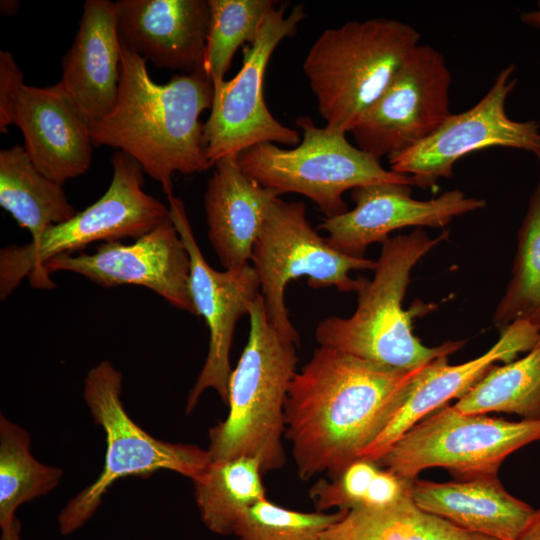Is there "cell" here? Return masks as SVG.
<instances>
[{
  "mask_svg": "<svg viewBox=\"0 0 540 540\" xmlns=\"http://www.w3.org/2000/svg\"><path fill=\"white\" fill-rule=\"evenodd\" d=\"M296 124L302 140L293 148L264 143L237 158L242 171L280 195L298 193L311 199L327 218L348 211L343 194L369 184L393 182L414 186L410 176L382 167L380 160L352 145L346 133L317 127L309 117Z\"/></svg>",
  "mask_w": 540,
  "mask_h": 540,
  "instance_id": "ba28073f",
  "label": "cell"
},
{
  "mask_svg": "<svg viewBox=\"0 0 540 540\" xmlns=\"http://www.w3.org/2000/svg\"><path fill=\"white\" fill-rule=\"evenodd\" d=\"M25 87L23 74L17 66L13 54L0 52V132L7 133L13 124L14 109Z\"/></svg>",
  "mask_w": 540,
  "mask_h": 540,
  "instance_id": "4dcf8cb0",
  "label": "cell"
},
{
  "mask_svg": "<svg viewBox=\"0 0 540 540\" xmlns=\"http://www.w3.org/2000/svg\"><path fill=\"white\" fill-rule=\"evenodd\" d=\"M258 459L211 462L195 479L194 497L202 522L213 533L233 535L244 513L266 498Z\"/></svg>",
  "mask_w": 540,
  "mask_h": 540,
  "instance_id": "cb8c5ba5",
  "label": "cell"
},
{
  "mask_svg": "<svg viewBox=\"0 0 540 540\" xmlns=\"http://www.w3.org/2000/svg\"><path fill=\"white\" fill-rule=\"evenodd\" d=\"M237 158L214 163L204 193L208 239L225 270L249 265L269 209L281 196L249 178Z\"/></svg>",
  "mask_w": 540,
  "mask_h": 540,
  "instance_id": "44dd1931",
  "label": "cell"
},
{
  "mask_svg": "<svg viewBox=\"0 0 540 540\" xmlns=\"http://www.w3.org/2000/svg\"><path fill=\"white\" fill-rule=\"evenodd\" d=\"M413 501L422 510L469 532L516 540L534 509L505 490L498 476L437 483L415 479Z\"/></svg>",
  "mask_w": 540,
  "mask_h": 540,
  "instance_id": "7402d4cb",
  "label": "cell"
},
{
  "mask_svg": "<svg viewBox=\"0 0 540 540\" xmlns=\"http://www.w3.org/2000/svg\"><path fill=\"white\" fill-rule=\"evenodd\" d=\"M58 271L82 275L102 287L143 286L197 316L190 289V257L170 219L132 244L104 242L92 254H61L43 265L47 279Z\"/></svg>",
  "mask_w": 540,
  "mask_h": 540,
  "instance_id": "9a60e30c",
  "label": "cell"
},
{
  "mask_svg": "<svg viewBox=\"0 0 540 540\" xmlns=\"http://www.w3.org/2000/svg\"><path fill=\"white\" fill-rule=\"evenodd\" d=\"M467 540H502L495 536L482 533H470Z\"/></svg>",
  "mask_w": 540,
  "mask_h": 540,
  "instance_id": "e575fe53",
  "label": "cell"
},
{
  "mask_svg": "<svg viewBox=\"0 0 540 540\" xmlns=\"http://www.w3.org/2000/svg\"><path fill=\"white\" fill-rule=\"evenodd\" d=\"M210 18L202 70L213 84L225 80L236 51L252 43L267 15L272 0H208Z\"/></svg>",
  "mask_w": 540,
  "mask_h": 540,
  "instance_id": "f1b7e54d",
  "label": "cell"
},
{
  "mask_svg": "<svg viewBox=\"0 0 540 540\" xmlns=\"http://www.w3.org/2000/svg\"><path fill=\"white\" fill-rule=\"evenodd\" d=\"M170 220L177 229L190 257V289L197 316H203L209 328V348L204 365L186 402L190 414L207 389H214L228 404L231 374L230 351L235 326L261 295L260 282L252 265L237 270L217 271L204 258L194 237L184 204L168 196Z\"/></svg>",
  "mask_w": 540,
  "mask_h": 540,
  "instance_id": "5bb4252c",
  "label": "cell"
},
{
  "mask_svg": "<svg viewBox=\"0 0 540 540\" xmlns=\"http://www.w3.org/2000/svg\"><path fill=\"white\" fill-rule=\"evenodd\" d=\"M517 320L540 329V179L518 231L510 281L493 315L500 332Z\"/></svg>",
  "mask_w": 540,
  "mask_h": 540,
  "instance_id": "83f0119b",
  "label": "cell"
},
{
  "mask_svg": "<svg viewBox=\"0 0 540 540\" xmlns=\"http://www.w3.org/2000/svg\"><path fill=\"white\" fill-rule=\"evenodd\" d=\"M121 43L158 69L202 70L208 0H118Z\"/></svg>",
  "mask_w": 540,
  "mask_h": 540,
  "instance_id": "e0dca14e",
  "label": "cell"
},
{
  "mask_svg": "<svg viewBox=\"0 0 540 540\" xmlns=\"http://www.w3.org/2000/svg\"><path fill=\"white\" fill-rule=\"evenodd\" d=\"M513 64L503 68L488 92L470 109L450 114L427 138L388 158L391 170L410 176L414 186L427 188L453 175L455 163L478 150L506 147L540 157V125L515 121L506 113V100L517 79Z\"/></svg>",
  "mask_w": 540,
  "mask_h": 540,
  "instance_id": "7c38bea8",
  "label": "cell"
},
{
  "mask_svg": "<svg viewBox=\"0 0 540 540\" xmlns=\"http://www.w3.org/2000/svg\"><path fill=\"white\" fill-rule=\"evenodd\" d=\"M13 124L23 134V147L31 161L49 179L63 185L90 168V123L59 82L48 87L25 85Z\"/></svg>",
  "mask_w": 540,
  "mask_h": 540,
  "instance_id": "ac0fdd59",
  "label": "cell"
},
{
  "mask_svg": "<svg viewBox=\"0 0 540 540\" xmlns=\"http://www.w3.org/2000/svg\"><path fill=\"white\" fill-rule=\"evenodd\" d=\"M250 331L228 383L229 412L209 431L211 462L259 460L263 474L286 464L285 403L296 374L298 345L269 322L262 295L249 312Z\"/></svg>",
  "mask_w": 540,
  "mask_h": 540,
  "instance_id": "277c9868",
  "label": "cell"
},
{
  "mask_svg": "<svg viewBox=\"0 0 540 540\" xmlns=\"http://www.w3.org/2000/svg\"><path fill=\"white\" fill-rule=\"evenodd\" d=\"M427 365L392 369L334 348H316L293 377L285 403V439L299 478L333 477L359 459Z\"/></svg>",
  "mask_w": 540,
  "mask_h": 540,
  "instance_id": "6da1fadb",
  "label": "cell"
},
{
  "mask_svg": "<svg viewBox=\"0 0 540 540\" xmlns=\"http://www.w3.org/2000/svg\"><path fill=\"white\" fill-rule=\"evenodd\" d=\"M453 406L461 413L503 412L540 420V337L523 357L494 365Z\"/></svg>",
  "mask_w": 540,
  "mask_h": 540,
  "instance_id": "484cf974",
  "label": "cell"
},
{
  "mask_svg": "<svg viewBox=\"0 0 540 540\" xmlns=\"http://www.w3.org/2000/svg\"><path fill=\"white\" fill-rule=\"evenodd\" d=\"M0 206L31 233V241L77 214L62 184L43 175L20 145L0 151Z\"/></svg>",
  "mask_w": 540,
  "mask_h": 540,
  "instance_id": "603a6c76",
  "label": "cell"
},
{
  "mask_svg": "<svg viewBox=\"0 0 540 540\" xmlns=\"http://www.w3.org/2000/svg\"><path fill=\"white\" fill-rule=\"evenodd\" d=\"M121 391L122 374L108 360L92 367L85 377L84 402L94 423L105 433L106 452L100 475L59 513L58 526L63 535L83 526L108 489L120 479L147 478L157 471L169 470L193 480L211 463L207 449L167 442L143 430L127 414Z\"/></svg>",
  "mask_w": 540,
  "mask_h": 540,
  "instance_id": "52a82bcc",
  "label": "cell"
},
{
  "mask_svg": "<svg viewBox=\"0 0 540 540\" xmlns=\"http://www.w3.org/2000/svg\"><path fill=\"white\" fill-rule=\"evenodd\" d=\"M346 512H301L264 498L244 513L233 535L238 540H322L324 532Z\"/></svg>",
  "mask_w": 540,
  "mask_h": 540,
  "instance_id": "f546056e",
  "label": "cell"
},
{
  "mask_svg": "<svg viewBox=\"0 0 540 540\" xmlns=\"http://www.w3.org/2000/svg\"><path fill=\"white\" fill-rule=\"evenodd\" d=\"M516 540H540V509L533 511Z\"/></svg>",
  "mask_w": 540,
  "mask_h": 540,
  "instance_id": "1f68e13d",
  "label": "cell"
},
{
  "mask_svg": "<svg viewBox=\"0 0 540 540\" xmlns=\"http://www.w3.org/2000/svg\"><path fill=\"white\" fill-rule=\"evenodd\" d=\"M121 45L117 101L109 114L90 124L91 141L93 147L108 146L135 159L168 197L175 173H200L213 166L200 121L212 106L213 83L203 70L156 83L146 61Z\"/></svg>",
  "mask_w": 540,
  "mask_h": 540,
  "instance_id": "7a4b0ae2",
  "label": "cell"
},
{
  "mask_svg": "<svg viewBox=\"0 0 540 540\" xmlns=\"http://www.w3.org/2000/svg\"><path fill=\"white\" fill-rule=\"evenodd\" d=\"M450 85L451 73L442 54L418 44L351 129L357 147L380 160L420 143L451 114Z\"/></svg>",
  "mask_w": 540,
  "mask_h": 540,
  "instance_id": "4fadbf2b",
  "label": "cell"
},
{
  "mask_svg": "<svg viewBox=\"0 0 540 540\" xmlns=\"http://www.w3.org/2000/svg\"><path fill=\"white\" fill-rule=\"evenodd\" d=\"M448 235L444 230L432 238L416 228L382 243L373 279H365L357 292L355 312L322 320L315 331L319 346L401 370L417 369L462 348L463 340L425 346L413 334L410 312L402 307L412 268Z\"/></svg>",
  "mask_w": 540,
  "mask_h": 540,
  "instance_id": "3957f363",
  "label": "cell"
},
{
  "mask_svg": "<svg viewBox=\"0 0 540 540\" xmlns=\"http://www.w3.org/2000/svg\"><path fill=\"white\" fill-rule=\"evenodd\" d=\"M121 59L115 2L86 0L73 43L62 58L59 84L90 124L116 104Z\"/></svg>",
  "mask_w": 540,
  "mask_h": 540,
  "instance_id": "ffe728a7",
  "label": "cell"
},
{
  "mask_svg": "<svg viewBox=\"0 0 540 540\" xmlns=\"http://www.w3.org/2000/svg\"><path fill=\"white\" fill-rule=\"evenodd\" d=\"M419 40L414 27L388 18L325 29L302 66L325 127L350 132Z\"/></svg>",
  "mask_w": 540,
  "mask_h": 540,
  "instance_id": "5b68a950",
  "label": "cell"
},
{
  "mask_svg": "<svg viewBox=\"0 0 540 540\" xmlns=\"http://www.w3.org/2000/svg\"><path fill=\"white\" fill-rule=\"evenodd\" d=\"M411 193L412 186L393 182L354 188L351 197L355 207L325 217L319 227L328 233L326 241L335 250L365 258L370 244L384 243L395 230L409 226L443 228L455 217L486 206L484 200L468 197L458 189L424 201L413 199Z\"/></svg>",
  "mask_w": 540,
  "mask_h": 540,
  "instance_id": "2e32d148",
  "label": "cell"
},
{
  "mask_svg": "<svg viewBox=\"0 0 540 540\" xmlns=\"http://www.w3.org/2000/svg\"><path fill=\"white\" fill-rule=\"evenodd\" d=\"M469 534L422 510L409 489L390 505L348 510L322 540H467Z\"/></svg>",
  "mask_w": 540,
  "mask_h": 540,
  "instance_id": "d4e9b609",
  "label": "cell"
},
{
  "mask_svg": "<svg viewBox=\"0 0 540 540\" xmlns=\"http://www.w3.org/2000/svg\"><path fill=\"white\" fill-rule=\"evenodd\" d=\"M540 441V420L509 421L444 405L406 431L377 462L406 480L432 467L457 480L496 476L516 450Z\"/></svg>",
  "mask_w": 540,
  "mask_h": 540,
  "instance_id": "30bf717a",
  "label": "cell"
},
{
  "mask_svg": "<svg viewBox=\"0 0 540 540\" xmlns=\"http://www.w3.org/2000/svg\"><path fill=\"white\" fill-rule=\"evenodd\" d=\"M63 471L43 464L30 452L29 433L0 416V527L16 517L17 508L52 491Z\"/></svg>",
  "mask_w": 540,
  "mask_h": 540,
  "instance_id": "4316f807",
  "label": "cell"
},
{
  "mask_svg": "<svg viewBox=\"0 0 540 540\" xmlns=\"http://www.w3.org/2000/svg\"><path fill=\"white\" fill-rule=\"evenodd\" d=\"M0 540H21L20 531L21 525L17 517H15L11 523L1 528Z\"/></svg>",
  "mask_w": 540,
  "mask_h": 540,
  "instance_id": "d6a6232c",
  "label": "cell"
},
{
  "mask_svg": "<svg viewBox=\"0 0 540 540\" xmlns=\"http://www.w3.org/2000/svg\"><path fill=\"white\" fill-rule=\"evenodd\" d=\"M520 19L524 24L540 29V1L537 9L521 13Z\"/></svg>",
  "mask_w": 540,
  "mask_h": 540,
  "instance_id": "836d02e7",
  "label": "cell"
},
{
  "mask_svg": "<svg viewBox=\"0 0 540 540\" xmlns=\"http://www.w3.org/2000/svg\"><path fill=\"white\" fill-rule=\"evenodd\" d=\"M539 337L537 326L527 320H517L502 330L498 341L475 359L449 365L448 356H443L431 362L411 383L403 406L360 458L377 462L413 425L451 399L462 397L496 362L507 363L529 351Z\"/></svg>",
  "mask_w": 540,
  "mask_h": 540,
  "instance_id": "d6986e66",
  "label": "cell"
},
{
  "mask_svg": "<svg viewBox=\"0 0 540 540\" xmlns=\"http://www.w3.org/2000/svg\"><path fill=\"white\" fill-rule=\"evenodd\" d=\"M111 164L110 185L96 202L70 220L50 226L37 241L1 249V300L25 278L35 288H53L43 265L55 256L73 254L98 241L138 239L170 219L168 206L144 191V171L135 159L116 151Z\"/></svg>",
  "mask_w": 540,
  "mask_h": 540,
  "instance_id": "8992f818",
  "label": "cell"
},
{
  "mask_svg": "<svg viewBox=\"0 0 540 540\" xmlns=\"http://www.w3.org/2000/svg\"><path fill=\"white\" fill-rule=\"evenodd\" d=\"M252 266L260 282L267 318L284 339L300 345L285 305L287 284L305 277L310 287L335 286L340 292H358L365 279H353V270H374L377 262L344 255L331 247L312 227L303 202L278 197L271 205L253 246Z\"/></svg>",
  "mask_w": 540,
  "mask_h": 540,
  "instance_id": "9c48e42d",
  "label": "cell"
},
{
  "mask_svg": "<svg viewBox=\"0 0 540 540\" xmlns=\"http://www.w3.org/2000/svg\"><path fill=\"white\" fill-rule=\"evenodd\" d=\"M288 3L274 7L267 15L256 39L242 47V66L230 80L213 84L210 114L203 126V143L212 165L225 157H238L243 151L264 143L294 146L300 133L283 125L269 111L263 93L269 60L279 45L293 37L305 19L302 4L288 15Z\"/></svg>",
  "mask_w": 540,
  "mask_h": 540,
  "instance_id": "8fae6325",
  "label": "cell"
}]
</instances>
